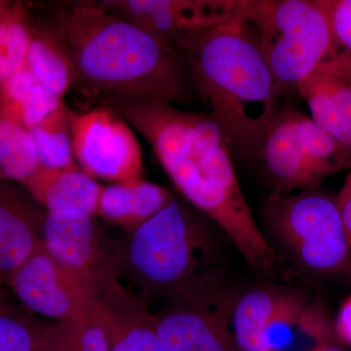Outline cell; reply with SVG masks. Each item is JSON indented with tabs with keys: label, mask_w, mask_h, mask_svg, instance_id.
<instances>
[{
	"label": "cell",
	"mask_w": 351,
	"mask_h": 351,
	"mask_svg": "<svg viewBox=\"0 0 351 351\" xmlns=\"http://www.w3.org/2000/svg\"><path fill=\"white\" fill-rule=\"evenodd\" d=\"M106 106L142 134L182 195L219 226L257 276L279 274L281 258L254 219L232 147L209 112L134 100H112Z\"/></svg>",
	"instance_id": "6da1fadb"
},
{
	"label": "cell",
	"mask_w": 351,
	"mask_h": 351,
	"mask_svg": "<svg viewBox=\"0 0 351 351\" xmlns=\"http://www.w3.org/2000/svg\"><path fill=\"white\" fill-rule=\"evenodd\" d=\"M54 25L73 60L75 83L106 101L184 103L195 90L188 60L100 2L57 11Z\"/></svg>",
	"instance_id": "7a4b0ae2"
},
{
	"label": "cell",
	"mask_w": 351,
	"mask_h": 351,
	"mask_svg": "<svg viewBox=\"0 0 351 351\" xmlns=\"http://www.w3.org/2000/svg\"><path fill=\"white\" fill-rule=\"evenodd\" d=\"M178 50L232 151L253 164L283 93L251 29L237 13L232 22L186 38Z\"/></svg>",
	"instance_id": "3957f363"
},
{
	"label": "cell",
	"mask_w": 351,
	"mask_h": 351,
	"mask_svg": "<svg viewBox=\"0 0 351 351\" xmlns=\"http://www.w3.org/2000/svg\"><path fill=\"white\" fill-rule=\"evenodd\" d=\"M124 246L112 251L114 280L126 277L138 289L135 298L181 294L217 280L208 271L214 239L204 219L182 201L172 200L145 223L138 226Z\"/></svg>",
	"instance_id": "277c9868"
},
{
	"label": "cell",
	"mask_w": 351,
	"mask_h": 351,
	"mask_svg": "<svg viewBox=\"0 0 351 351\" xmlns=\"http://www.w3.org/2000/svg\"><path fill=\"white\" fill-rule=\"evenodd\" d=\"M239 14L282 93L341 49L320 0H242Z\"/></svg>",
	"instance_id": "5b68a950"
},
{
	"label": "cell",
	"mask_w": 351,
	"mask_h": 351,
	"mask_svg": "<svg viewBox=\"0 0 351 351\" xmlns=\"http://www.w3.org/2000/svg\"><path fill=\"white\" fill-rule=\"evenodd\" d=\"M263 218L277 243L300 267L322 276L351 271V246L337 195L317 188L274 193Z\"/></svg>",
	"instance_id": "8992f818"
},
{
	"label": "cell",
	"mask_w": 351,
	"mask_h": 351,
	"mask_svg": "<svg viewBox=\"0 0 351 351\" xmlns=\"http://www.w3.org/2000/svg\"><path fill=\"white\" fill-rule=\"evenodd\" d=\"M253 165L265 186L293 193L317 188L325 178L351 167V152L313 119L282 105L265 129Z\"/></svg>",
	"instance_id": "52a82bcc"
},
{
	"label": "cell",
	"mask_w": 351,
	"mask_h": 351,
	"mask_svg": "<svg viewBox=\"0 0 351 351\" xmlns=\"http://www.w3.org/2000/svg\"><path fill=\"white\" fill-rule=\"evenodd\" d=\"M18 299L34 313L57 321L100 323L96 289L51 258L44 245L9 277Z\"/></svg>",
	"instance_id": "ba28073f"
},
{
	"label": "cell",
	"mask_w": 351,
	"mask_h": 351,
	"mask_svg": "<svg viewBox=\"0 0 351 351\" xmlns=\"http://www.w3.org/2000/svg\"><path fill=\"white\" fill-rule=\"evenodd\" d=\"M217 281L173 295L154 314L157 336L166 351H237L230 331L232 298L219 294Z\"/></svg>",
	"instance_id": "9c48e42d"
},
{
	"label": "cell",
	"mask_w": 351,
	"mask_h": 351,
	"mask_svg": "<svg viewBox=\"0 0 351 351\" xmlns=\"http://www.w3.org/2000/svg\"><path fill=\"white\" fill-rule=\"evenodd\" d=\"M73 156L88 176L110 182L142 178V149L130 125L110 107L71 110Z\"/></svg>",
	"instance_id": "30bf717a"
},
{
	"label": "cell",
	"mask_w": 351,
	"mask_h": 351,
	"mask_svg": "<svg viewBox=\"0 0 351 351\" xmlns=\"http://www.w3.org/2000/svg\"><path fill=\"white\" fill-rule=\"evenodd\" d=\"M100 3L177 50L186 38L228 24L239 13V1L233 0H106Z\"/></svg>",
	"instance_id": "8fae6325"
},
{
	"label": "cell",
	"mask_w": 351,
	"mask_h": 351,
	"mask_svg": "<svg viewBox=\"0 0 351 351\" xmlns=\"http://www.w3.org/2000/svg\"><path fill=\"white\" fill-rule=\"evenodd\" d=\"M43 245L51 258L96 290L112 277V252L101 250L91 215L75 210L49 212L44 223Z\"/></svg>",
	"instance_id": "7c38bea8"
},
{
	"label": "cell",
	"mask_w": 351,
	"mask_h": 351,
	"mask_svg": "<svg viewBox=\"0 0 351 351\" xmlns=\"http://www.w3.org/2000/svg\"><path fill=\"white\" fill-rule=\"evenodd\" d=\"M31 193L0 181V274L11 276L43 244L46 215Z\"/></svg>",
	"instance_id": "4fadbf2b"
},
{
	"label": "cell",
	"mask_w": 351,
	"mask_h": 351,
	"mask_svg": "<svg viewBox=\"0 0 351 351\" xmlns=\"http://www.w3.org/2000/svg\"><path fill=\"white\" fill-rule=\"evenodd\" d=\"M100 324L110 351H166L157 336L154 314L147 304L117 285L100 295Z\"/></svg>",
	"instance_id": "5bb4252c"
},
{
	"label": "cell",
	"mask_w": 351,
	"mask_h": 351,
	"mask_svg": "<svg viewBox=\"0 0 351 351\" xmlns=\"http://www.w3.org/2000/svg\"><path fill=\"white\" fill-rule=\"evenodd\" d=\"M332 325L324 307L297 290H285L267 329L270 351H285L302 341L313 351L332 341Z\"/></svg>",
	"instance_id": "9a60e30c"
},
{
	"label": "cell",
	"mask_w": 351,
	"mask_h": 351,
	"mask_svg": "<svg viewBox=\"0 0 351 351\" xmlns=\"http://www.w3.org/2000/svg\"><path fill=\"white\" fill-rule=\"evenodd\" d=\"M332 58L307 76L297 91L308 105L313 121L351 152V88Z\"/></svg>",
	"instance_id": "2e32d148"
},
{
	"label": "cell",
	"mask_w": 351,
	"mask_h": 351,
	"mask_svg": "<svg viewBox=\"0 0 351 351\" xmlns=\"http://www.w3.org/2000/svg\"><path fill=\"white\" fill-rule=\"evenodd\" d=\"M23 186L49 212L75 210L97 215L101 186L80 166L55 170L39 167Z\"/></svg>",
	"instance_id": "e0dca14e"
},
{
	"label": "cell",
	"mask_w": 351,
	"mask_h": 351,
	"mask_svg": "<svg viewBox=\"0 0 351 351\" xmlns=\"http://www.w3.org/2000/svg\"><path fill=\"white\" fill-rule=\"evenodd\" d=\"M173 196L167 189L141 179L101 186L97 215L129 230L149 221Z\"/></svg>",
	"instance_id": "ac0fdd59"
},
{
	"label": "cell",
	"mask_w": 351,
	"mask_h": 351,
	"mask_svg": "<svg viewBox=\"0 0 351 351\" xmlns=\"http://www.w3.org/2000/svg\"><path fill=\"white\" fill-rule=\"evenodd\" d=\"M285 290L257 287L233 299L230 331L237 351H270L267 329Z\"/></svg>",
	"instance_id": "d6986e66"
},
{
	"label": "cell",
	"mask_w": 351,
	"mask_h": 351,
	"mask_svg": "<svg viewBox=\"0 0 351 351\" xmlns=\"http://www.w3.org/2000/svg\"><path fill=\"white\" fill-rule=\"evenodd\" d=\"M32 39L27 66L36 80L59 98L75 83L73 60L55 25L31 27Z\"/></svg>",
	"instance_id": "ffe728a7"
},
{
	"label": "cell",
	"mask_w": 351,
	"mask_h": 351,
	"mask_svg": "<svg viewBox=\"0 0 351 351\" xmlns=\"http://www.w3.org/2000/svg\"><path fill=\"white\" fill-rule=\"evenodd\" d=\"M27 131L36 147L39 167L63 170L78 166L73 156L71 110L64 103Z\"/></svg>",
	"instance_id": "44dd1931"
},
{
	"label": "cell",
	"mask_w": 351,
	"mask_h": 351,
	"mask_svg": "<svg viewBox=\"0 0 351 351\" xmlns=\"http://www.w3.org/2000/svg\"><path fill=\"white\" fill-rule=\"evenodd\" d=\"M31 39L25 6L4 2L0 6V88L27 66Z\"/></svg>",
	"instance_id": "7402d4cb"
},
{
	"label": "cell",
	"mask_w": 351,
	"mask_h": 351,
	"mask_svg": "<svg viewBox=\"0 0 351 351\" xmlns=\"http://www.w3.org/2000/svg\"><path fill=\"white\" fill-rule=\"evenodd\" d=\"M38 168L36 147L29 131L0 113V181L23 184Z\"/></svg>",
	"instance_id": "603a6c76"
},
{
	"label": "cell",
	"mask_w": 351,
	"mask_h": 351,
	"mask_svg": "<svg viewBox=\"0 0 351 351\" xmlns=\"http://www.w3.org/2000/svg\"><path fill=\"white\" fill-rule=\"evenodd\" d=\"M38 351H110V346L97 321H58L43 327Z\"/></svg>",
	"instance_id": "cb8c5ba5"
},
{
	"label": "cell",
	"mask_w": 351,
	"mask_h": 351,
	"mask_svg": "<svg viewBox=\"0 0 351 351\" xmlns=\"http://www.w3.org/2000/svg\"><path fill=\"white\" fill-rule=\"evenodd\" d=\"M62 104L61 98L38 82L13 112L3 115L16 120L29 130L47 119Z\"/></svg>",
	"instance_id": "d4e9b609"
},
{
	"label": "cell",
	"mask_w": 351,
	"mask_h": 351,
	"mask_svg": "<svg viewBox=\"0 0 351 351\" xmlns=\"http://www.w3.org/2000/svg\"><path fill=\"white\" fill-rule=\"evenodd\" d=\"M41 331L22 316L0 311V351H38Z\"/></svg>",
	"instance_id": "484cf974"
},
{
	"label": "cell",
	"mask_w": 351,
	"mask_h": 351,
	"mask_svg": "<svg viewBox=\"0 0 351 351\" xmlns=\"http://www.w3.org/2000/svg\"><path fill=\"white\" fill-rule=\"evenodd\" d=\"M341 49L351 53V0H320Z\"/></svg>",
	"instance_id": "4316f807"
},
{
	"label": "cell",
	"mask_w": 351,
	"mask_h": 351,
	"mask_svg": "<svg viewBox=\"0 0 351 351\" xmlns=\"http://www.w3.org/2000/svg\"><path fill=\"white\" fill-rule=\"evenodd\" d=\"M339 212L345 226L346 235L351 246V173L346 178L345 184L337 195Z\"/></svg>",
	"instance_id": "83f0119b"
},
{
	"label": "cell",
	"mask_w": 351,
	"mask_h": 351,
	"mask_svg": "<svg viewBox=\"0 0 351 351\" xmlns=\"http://www.w3.org/2000/svg\"><path fill=\"white\" fill-rule=\"evenodd\" d=\"M335 331L341 341L351 346V297L346 300L339 311Z\"/></svg>",
	"instance_id": "f1b7e54d"
},
{
	"label": "cell",
	"mask_w": 351,
	"mask_h": 351,
	"mask_svg": "<svg viewBox=\"0 0 351 351\" xmlns=\"http://www.w3.org/2000/svg\"><path fill=\"white\" fill-rule=\"evenodd\" d=\"M335 69L351 88V53L339 49L332 58Z\"/></svg>",
	"instance_id": "f546056e"
},
{
	"label": "cell",
	"mask_w": 351,
	"mask_h": 351,
	"mask_svg": "<svg viewBox=\"0 0 351 351\" xmlns=\"http://www.w3.org/2000/svg\"><path fill=\"white\" fill-rule=\"evenodd\" d=\"M313 351H348L346 350V348H343V346H339V343H337L336 341H331L329 343H325L320 348H316L315 350Z\"/></svg>",
	"instance_id": "4dcf8cb0"
},
{
	"label": "cell",
	"mask_w": 351,
	"mask_h": 351,
	"mask_svg": "<svg viewBox=\"0 0 351 351\" xmlns=\"http://www.w3.org/2000/svg\"><path fill=\"white\" fill-rule=\"evenodd\" d=\"M4 2H5V1H2L1 3H0V6H1L2 4H4Z\"/></svg>",
	"instance_id": "1f68e13d"
},
{
	"label": "cell",
	"mask_w": 351,
	"mask_h": 351,
	"mask_svg": "<svg viewBox=\"0 0 351 351\" xmlns=\"http://www.w3.org/2000/svg\"><path fill=\"white\" fill-rule=\"evenodd\" d=\"M2 1H0V3H1Z\"/></svg>",
	"instance_id": "d6a6232c"
},
{
	"label": "cell",
	"mask_w": 351,
	"mask_h": 351,
	"mask_svg": "<svg viewBox=\"0 0 351 351\" xmlns=\"http://www.w3.org/2000/svg\"><path fill=\"white\" fill-rule=\"evenodd\" d=\"M0 311H1V309H0Z\"/></svg>",
	"instance_id": "836d02e7"
}]
</instances>
